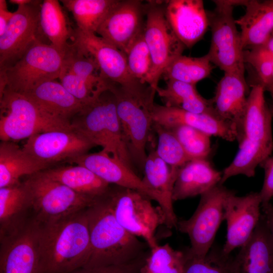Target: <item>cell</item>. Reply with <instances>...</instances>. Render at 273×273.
<instances>
[{
    "mask_svg": "<svg viewBox=\"0 0 273 273\" xmlns=\"http://www.w3.org/2000/svg\"><path fill=\"white\" fill-rule=\"evenodd\" d=\"M268 104L272 111L273 112V95L270 94V99Z\"/></svg>",
    "mask_w": 273,
    "mask_h": 273,
    "instance_id": "50",
    "label": "cell"
},
{
    "mask_svg": "<svg viewBox=\"0 0 273 273\" xmlns=\"http://www.w3.org/2000/svg\"><path fill=\"white\" fill-rule=\"evenodd\" d=\"M68 162L85 167L110 185L138 191L161 206L160 197L136 174L133 169L102 150L82 154Z\"/></svg>",
    "mask_w": 273,
    "mask_h": 273,
    "instance_id": "18",
    "label": "cell"
},
{
    "mask_svg": "<svg viewBox=\"0 0 273 273\" xmlns=\"http://www.w3.org/2000/svg\"><path fill=\"white\" fill-rule=\"evenodd\" d=\"M64 53L38 40L14 65L0 71V94L5 89L25 94L40 84L59 79Z\"/></svg>",
    "mask_w": 273,
    "mask_h": 273,
    "instance_id": "6",
    "label": "cell"
},
{
    "mask_svg": "<svg viewBox=\"0 0 273 273\" xmlns=\"http://www.w3.org/2000/svg\"><path fill=\"white\" fill-rule=\"evenodd\" d=\"M42 2L18 6L4 33L0 36V71L17 63L35 42L44 41L40 24Z\"/></svg>",
    "mask_w": 273,
    "mask_h": 273,
    "instance_id": "12",
    "label": "cell"
},
{
    "mask_svg": "<svg viewBox=\"0 0 273 273\" xmlns=\"http://www.w3.org/2000/svg\"><path fill=\"white\" fill-rule=\"evenodd\" d=\"M143 32L133 42L125 56L131 77L147 84L152 68V60Z\"/></svg>",
    "mask_w": 273,
    "mask_h": 273,
    "instance_id": "41",
    "label": "cell"
},
{
    "mask_svg": "<svg viewBox=\"0 0 273 273\" xmlns=\"http://www.w3.org/2000/svg\"><path fill=\"white\" fill-rule=\"evenodd\" d=\"M239 148L233 161L222 172L220 185H222L229 178L237 175L253 177L256 167L271 156L273 151L272 147L246 139L239 144Z\"/></svg>",
    "mask_w": 273,
    "mask_h": 273,
    "instance_id": "34",
    "label": "cell"
},
{
    "mask_svg": "<svg viewBox=\"0 0 273 273\" xmlns=\"http://www.w3.org/2000/svg\"><path fill=\"white\" fill-rule=\"evenodd\" d=\"M213 64L207 54L200 57L183 55L175 59L164 70L165 80H174L196 85L210 76Z\"/></svg>",
    "mask_w": 273,
    "mask_h": 273,
    "instance_id": "35",
    "label": "cell"
},
{
    "mask_svg": "<svg viewBox=\"0 0 273 273\" xmlns=\"http://www.w3.org/2000/svg\"><path fill=\"white\" fill-rule=\"evenodd\" d=\"M261 199L259 192L237 196L232 191L224 203V220L227 224L225 242L222 248L225 255L241 248L249 239L261 217Z\"/></svg>",
    "mask_w": 273,
    "mask_h": 273,
    "instance_id": "15",
    "label": "cell"
},
{
    "mask_svg": "<svg viewBox=\"0 0 273 273\" xmlns=\"http://www.w3.org/2000/svg\"><path fill=\"white\" fill-rule=\"evenodd\" d=\"M117 113L124 138L133 164L144 168L147 144L153 128L152 110L156 90L147 83L120 85L113 83Z\"/></svg>",
    "mask_w": 273,
    "mask_h": 273,
    "instance_id": "3",
    "label": "cell"
},
{
    "mask_svg": "<svg viewBox=\"0 0 273 273\" xmlns=\"http://www.w3.org/2000/svg\"><path fill=\"white\" fill-rule=\"evenodd\" d=\"M179 169L171 168L155 150H151L147 155L143 168V179L160 197L165 225L168 229L176 228L178 220L174 211L172 194Z\"/></svg>",
    "mask_w": 273,
    "mask_h": 273,
    "instance_id": "23",
    "label": "cell"
},
{
    "mask_svg": "<svg viewBox=\"0 0 273 273\" xmlns=\"http://www.w3.org/2000/svg\"><path fill=\"white\" fill-rule=\"evenodd\" d=\"M240 26L243 49L263 46L273 32V0H248Z\"/></svg>",
    "mask_w": 273,
    "mask_h": 273,
    "instance_id": "26",
    "label": "cell"
},
{
    "mask_svg": "<svg viewBox=\"0 0 273 273\" xmlns=\"http://www.w3.org/2000/svg\"><path fill=\"white\" fill-rule=\"evenodd\" d=\"M266 91L273 95V80L263 85Z\"/></svg>",
    "mask_w": 273,
    "mask_h": 273,
    "instance_id": "49",
    "label": "cell"
},
{
    "mask_svg": "<svg viewBox=\"0 0 273 273\" xmlns=\"http://www.w3.org/2000/svg\"><path fill=\"white\" fill-rule=\"evenodd\" d=\"M86 210L39 222V273H68L87 264L91 247Z\"/></svg>",
    "mask_w": 273,
    "mask_h": 273,
    "instance_id": "1",
    "label": "cell"
},
{
    "mask_svg": "<svg viewBox=\"0 0 273 273\" xmlns=\"http://www.w3.org/2000/svg\"><path fill=\"white\" fill-rule=\"evenodd\" d=\"M60 82L63 86L84 106H89L97 101L112 84L104 76L86 79L79 77L62 69Z\"/></svg>",
    "mask_w": 273,
    "mask_h": 273,
    "instance_id": "36",
    "label": "cell"
},
{
    "mask_svg": "<svg viewBox=\"0 0 273 273\" xmlns=\"http://www.w3.org/2000/svg\"><path fill=\"white\" fill-rule=\"evenodd\" d=\"M0 139L19 141L49 131L71 129V121L53 116L24 95L5 89L0 94Z\"/></svg>",
    "mask_w": 273,
    "mask_h": 273,
    "instance_id": "5",
    "label": "cell"
},
{
    "mask_svg": "<svg viewBox=\"0 0 273 273\" xmlns=\"http://www.w3.org/2000/svg\"><path fill=\"white\" fill-rule=\"evenodd\" d=\"M272 273H273V272H272Z\"/></svg>",
    "mask_w": 273,
    "mask_h": 273,
    "instance_id": "52",
    "label": "cell"
},
{
    "mask_svg": "<svg viewBox=\"0 0 273 273\" xmlns=\"http://www.w3.org/2000/svg\"><path fill=\"white\" fill-rule=\"evenodd\" d=\"M144 37L150 51L152 68L147 84L155 90L164 70L186 48L171 28L165 15L164 5L159 1L145 5Z\"/></svg>",
    "mask_w": 273,
    "mask_h": 273,
    "instance_id": "11",
    "label": "cell"
},
{
    "mask_svg": "<svg viewBox=\"0 0 273 273\" xmlns=\"http://www.w3.org/2000/svg\"><path fill=\"white\" fill-rule=\"evenodd\" d=\"M263 46L273 56V32Z\"/></svg>",
    "mask_w": 273,
    "mask_h": 273,
    "instance_id": "47",
    "label": "cell"
},
{
    "mask_svg": "<svg viewBox=\"0 0 273 273\" xmlns=\"http://www.w3.org/2000/svg\"><path fill=\"white\" fill-rule=\"evenodd\" d=\"M145 5L138 0L118 1L99 26L97 33L125 55L144 31Z\"/></svg>",
    "mask_w": 273,
    "mask_h": 273,
    "instance_id": "16",
    "label": "cell"
},
{
    "mask_svg": "<svg viewBox=\"0 0 273 273\" xmlns=\"http://www.w3.org/2000/svg\"><path fill=\"white\" fill-rule=\"evenodd\" d=\"M36 161L14 142L0 144V188L20 183L22 177L29 176L48 169Z\"/></svg>",
    "mask_w": 273,
    "mask_h": 273,
    "instance_id": "30",
    "label": "cell"
},
{
    "mask_svg": "<svg viewBox=\"0 0 273 273\" xmlns=\"http://www.w3.org/2000/svg\"><path fill=\"white\" fill-rule=\"evenodd\" d=\"M166 81L164 88L158 86L156 89L164 106L218 117L214 110L212 99L203 97L197 90L196 85L174 80Z\"/></svg>",
    "mask_w": 273,
    "mask_h": 273,
    "instance_id": "31",
    "label": "cell"
},
{
    "mask_svg": "<svg viewBox=\"0 0 273 273\" xmlns=\"http://www.w3.org/2000/svg\"><path fill=\"white\" fill-rule=\"evenodd\" d=\"M145 257L132 262L118 265L87 267H81L68 273H139Z\"/></svg>",
    "mask_w": 273,
    "mask_h": 273,
    "instance_id": "43",
    "label": "cell"
},
{
    "mask_svg": "<svg viewBox=\"0 0 273 273\" xmlns=\"http://www.w3.org/2000/svg\"><path fill=\"white\" fill-rule=\"evenodd\" d=\"M259 166L264 171V181L261 191L259 192L262 207L270 203L273 197V156L268 157Z\"/></svg>",
    "mask_w": 273,
    "mask_h": 273,
    "instance_id": "44",
    "label": "cell"
},
{
    "mask_svg": "<svg viewBox=\"0 0 273 273\" xmlns=\"http://www.w3.org/2000/svg\"><path fill=\"white\" fill-rule=\"evenodd\" d=\"M185 253L175 250L169 243L151 249L139 273H183Z\"/></svg>",
    "mask_w": 273,
    "mask_h": 273,
    "instance_id": "37",
    "label": "cell"
},
{
    "mask_svg": "<svg viewBox=\"0 0 273 273\" xmlns=\"http://www.w3.org/2000/svg\"><path fill=\"white\" fill-rule=\"evenodd\" d=\"M32 211L29 193L23 182L0 188V239L22 228Z\"/></svg>",
    "mask_w": 273,
    "mask_h": 273,
    "instance_id": "27",
    "label": "cell"
},
{
    "mask_svg": "<svg viewBox=\"0 0 273 273\" xmlns=\"http://www.w3.org/2000/svg\"><path fill=\"white\" fill-rule=\"evenodd\" d=\"M248 86L244 76L234 73H224L216 86L211 98L217 115L234 124L241 141L243 119L247 104Z\"/></svg>",
    "mask_w": 273,
    "mask_h": 273,
    "instance_id": "21",
    "label": "cell"
},
{
    "mask_svg": "<svg viewBox=\"0 0 273 273\" xmlns=\"http://www.w3.org/2000/svg\"><path fill=\"white\" fill-rule=\"evenodd\" d=\"M23 95L50 114L69 121L85 107L56 80L42 83Z\"/></svg>",
    "mask_w": 273,
    "mask_h": 273,
    "instance_id": "28",
    "label": "cell"
},
{
    "mask_svg": "<svg viewBox=\"0 0 273 273\" xmlns=\"http://www.w3.org/2000/svg\"><path fill=\"white\" fill-rule=\"evenodd\" d=\"M185 256L183 273H235L232 258L222 250L212 249L203 258L189 256L186 253Z\"/></svg>",
    "mask_w": 273,
    "mask_h": 273,
    "instance_id": "40",
    "label": "cell"
},
{
    "mask_svg": "<svg viewBox=\"0 0 273 273\" xmlns=\"http://www.w3.org/2000/svg\"><path fill=\"white\" fill-rule=\"evenodd\" d=\"M23 182L29 194L33 217L40 223L68 216L97 201L76 193L42 171L27 176Z\"/></svg>",
    "mask_w": 273,
    "mask_h": 273,
    "instance_id": "8",
    "label": "cell"
},
{
    "mask_svg": "<svg viewBox=\"0 0 273 273\" xmlns=\"http://www.w3.org/2000/svg\"><path fill=\"white\" fill-rule=\"evenodd\" d=\"M232 264L235 273H272L273 242L263 215Z\"/></svg>",
    "mask_w": 273,
    "mask_h": 273,
    "instance_id": "22",
    "label": "cell"
},
{
    "mask_svg": "<svg viewBox=\"0 0 273 273\" xmlns=\"http://www.w3.org/2000/svg\"><path fill=\"white\" fill-rule=\"evenodd\" d=\"M34 1L31 0H10L9 2L18 6L27 5L32 3Z\"/></svg>",
    "mask_w": 273,
    "mask_h": 273,
    "instance_id": "48",
    "label": "cell"
},
{
    "mask_svg": "<svg viewBox=\"0 0 273 273\" xmlns=\"http://www.w3.org/2000/svg\"><path fill=\"white\" fill-rule=\"evenodd\" d=\"M152 117L154 123L168 129L177 125H187L225 141L232 142L238 140L236 127L214 115L195 113L155 103Z\"/></svg>",
    "mask_w": 273,
    "mask_h": 273,
    "instance_id": "20",
    "label": "cell"
},
{
    "mask_svg": "<svg viewBox=\"0 0 273 273\" xmlns=\"http://www.w3.org/2000/svg\"><path fill=\"white\" fill-rule=\"evenodd\" d=\"M96 146L74 127L32 135L22 148L32 158L49 168L51 164L87 153Z\"/></svg>",
    "mask_w": 273,
    "mask_h": 273,
    "instance_id": "13",
    "label": "cell"
},
{
    "mask_svg": "<svg viewBox=\"0 0 273 273\" xmlns=\"http://www.w3.org/2000/svg\"><path fill=\"white\" fill-rule=\"evenodd\" d=\"M153 128L158 135V155L171 168L178 169L190 159L172 132L157 123Z\"/></svg>",
    "mask_w": 273,
    "mask_h": 273,
    "instance_id": "39",
    "label": "cell"
},
{
    "mask_svg": "<svg viewBox=\"0 0 273 273\" xmlns=\"http://www.w3.org/2000/svg\"><path fill=\"white\" fill-rule=\"evenodd\" d=\"M263 216L273 242V205L270 203L261 207Z\"/></svg>",
    "mask_w": 273,
    "mask_h": 273,
    "instance_id": "46",
    "label": "cell"
},
{
    "mask_svg": "<svg viewBox=\"0 0 273 273\" xmlns=\"http://www.w3.org/2000/svg\"><path fill=\"white\" fill-rule=\"evenodd\" d=\"M244 60L245 64H249L255 72L254 83L263 85L273 80V56L263 46L244 51Z\"/></svg>",
    "mask_w": 273,
    "mask_h": 273,
    "instance_id": "42",
    "label": "cell"
},
{
    "mask_svg": "<svg viewBox=\"0 0 273 273\" xmlns=\"http://www.w3.org/2000/svg\"><path fill=\"white\" fill-rule=\"evenodd\" d=\"M243 119L240 144L246 139L273 147V112L265 99L264 87L260 83L251 85Z\"/></svg>",
    "mask_w": 273,
    "mask_h": 273,
    "instance_id": "24",
    "label": "cell"
},
{
    "mask_svg": "<svg viewBox=\"0 0 273 273\" xmlns=\"http://www.w3.org/2000/svg\"><path fill=\"white\" fill-rule=\"evenodd\" d=\"M222 172L208 159L187 162L178 171L172 194L173 201L202 195L220 184Z\"/></svg>",
    "mask_w": 273,
    "mask_h": 273,
    "instance_id": "25",
    "label": "cell"
},
{
    "mask_svg": "<svg viewBox=\"0 0 273 273\" xmlns=\"http://www.w3.org/2000/svg\"><path fill=\"white\" fill-rule=\"evenodd\" d=\"M164 10L171 28L186 48L200 40L209 27L207 11L202 0L167 1Z\"/></svg>",
    "mask_w": 273,
    "mask_h": 273,
    "instance_id": "19",
    "label": "cell"
},
{
    "mask_svg": "<svg viewBox=\"0 0 273 273\" xmlns=\"http://www.w3.org/2000/svg\"><path fill=\"white\" fill-rule=\"evenodd\" d=\"M39 222L33 217L15 233L1 239L0 273H39Z\"/></svg>",
    "mask_w": 273,
    "mask_h": 273,
    "instance_id": "14",
    "label": "cell"
},
{
    "mask_svg": "<svg viewBox=\"0 0 273 273\" xmlns=\"http://www.w3.org/2000/svg\"><path fill=\"white\" fill-rule=\"evenodd\" d=\"M106 195L86 210L91 254L84 267L127 264L144 257L148 247L120 224Z\"/></svg>",
    "mask_w": 273,
    "mask_h": 273,
    "instance_id": "2",
    "label": "cell"
},
{
    "mask_svg": "<svg viewBox=\"0 0 273 273\" xmlns=\"http://www.w3.org/2000/svg\"><path fill=\"white\" fill-rule=\"evenodd\" d=\"M169 129L177 138L190 160L207 159L211 152V135L187 125H177Z\"/></svg>",
    "mask_w": 273,
    "mask_h": 273,
    "instance_id": "38",
    "label": "cell"
},
{
    "mask_svg": "<svg viewBox=\"0 0 273 273\" xmlns=\"http://www.w3.org/2000/svg\"><path fill=\"white\" fill-rule=\"evenodd\" d=\"M272 77H273V72H272Z\"/></svg>",
    "mask_w": 273,
    "mask_h": 273,
    "instance_id": "51",
    "label": "cell"
},
{
    "mask_svg": "<svg viewBox=\"0 0 273 273\" xmlns=\"http://www.w3.org/2000/svg\"><path fill=\"white\" fill-rule=\"evenodd\" d=\"M218 184L201 195L198 206L188 219L178 220L176 229L187 234L191 247L185 253L191 256L203 258L210 251L216 232L224 220V203L232 192Z\"/></svg>",
    "mask_w": 273,
    "mask_h": 273,
    "instance_id": "10",
    "label": "cell"
},
{
    "mask_svg": "<svg viewBox=\"0 0 273 273\" xmlns=\"http://www.w3.org/2000/svg\"><path fill=\"white\" fill-rule=\"evenodd\" d=\"M41 171L76 193L96 201L106 196L111 188V185L81 165L49 168Z\"/></svg>",
    "mask_w": 273,
    "mask_h": 273,
    "instance_id": "29",
    "label": "cell"
},
{
    "mask_svg": "<svg viewBox=\"0 0 273 273\" xmlns=\"http://www.w3.org/2000/svg\"><path fill=\"white\" fill-rule=\"evenodd\" d=\"M106 197L116 219L126 231L143 239L150 249L159 245L156 231L165 222L160 206H154L150 198L138 191L117 186L111 187Z\"/></svg>",
    "mask_w": 273,
    "mask_h": 273,
    "instance_id": "7",
    "label": "cell"
},
{
    "mask_svg": "<svg viewBox=\"0 0 273 273\" xmlns=\"http://www.w3.org/2000/svg\"><path fill=\"white\" fill-rule=\"evenodd\" d=\"M40 24L42 31L50 43L64 53L74 30L67 22L60 2L44 0L40 6Z\"/></svg>",
    "mask_w": 273,
    "mask_h": 273,
    "instance_id": "32",
    "label": "cell"
},
{
    "mask_svg": "<svg viewBox=\"0 0 273 273\" xmlns=\"http://www.w3.org/2000/svg\"><path fill=\"white\" fill-rule=\"evenodd\" d=\"M215 7L207 11L211 39L207 55L212 63L224 73L244 76L245 62L240 32L233 17L230 0L213 1Z\"/></svg>",
    "mask_w": 273,
    "mask_h": 273,
    "instance_id": "9",
    "label": "cell"
},
{
    "mask_svg": "<svg viewBox=\"0 0 273 273\" xmlns=\"http://www.w3.org/2000/svg\"><path fill=\"white\" fill-rule=\"evenodd\" d=\"M71 13L80 30L97 33L107 15L118 2L117 0H62Z\"/></svg>",
    "mask_w": 273,
    "mask_h": 273,
    "instance_id": "33",
    "label": "cell"
},
{
    "mask_svg": "<svg viewBox=\"0 0 273 273\" xmlns=\"http://www.w3.org/2000/svg\"><path fill=\"white\" fill-rule=\"evenodd\" d=\"M75 116L71 123L77 130L96 146H101L102 151L133 169L117 113L115 96L110 90Z\"/></svg>",
    "mask_w": 273,
    "mask_h": 273,
    "instance_id": "4",
    "label": "cell"
},
{
    "mask_svg": "<svg viewBox=\"0 0 273 273\" xmlns=\"http://www.w3.org/2000/svg\"><path fill=\"white\" fill-rule=\"evenodd\" d=\"M71 40L80 51L95 60L102 74L111 82L127 85L139 81L130 75L125 55L103 38L76 28Z\"/></svg>",
    "mask_w": 273,
    "mask_h": 273,
    "instance_id": "17",
    "label": "cell"
},
{
    "mask_svg": "<svg viewBox=\"0 0 273 273\" xmlns=\"http://www.w3.org/2000/svg\"><path fill=\"white\" fill-rule=\"evenodd\" d=\"M14 15L8 9L5 0H0V36L5 32L7 26Z\"/></svg>",
    "mask_w": 273,
    "mask_h": 273,
    "instance_id": "45",
    "label": "cell"
}]
</instances>
